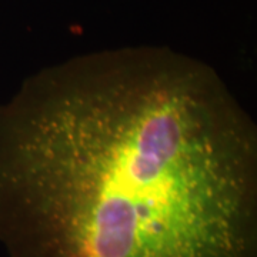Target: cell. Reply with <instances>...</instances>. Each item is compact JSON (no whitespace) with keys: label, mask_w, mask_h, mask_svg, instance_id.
I'll list each match as a JSON object with an SVG mask.
<instances>
[{"label":"cell","mask_w":257,"mask_h":257,"mask_svg":"<svg viewBox=\"0 0 257 257\" xmlns=\"http://www.w3.org/2000/svg\"><path fill=\"white\" fill-rule=\"evenodd\" d=\"M9 257H257V128L210 64L162 47L30 74L0 104Z\"/></svg>","instance_id":"cell-1"}]
</instances>
